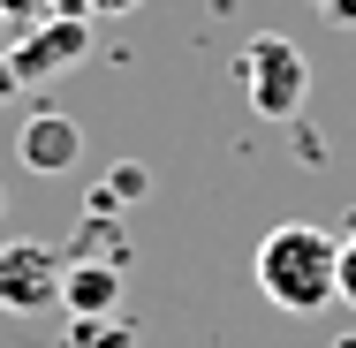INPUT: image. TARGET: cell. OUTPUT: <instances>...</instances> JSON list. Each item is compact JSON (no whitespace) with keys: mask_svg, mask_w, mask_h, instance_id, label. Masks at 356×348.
Instances as JSON below:
<instances>
[{"mask_svg":"<svg viewBox=\"0 0 356 348\" xmlns=\"http://www.w3.org/2000/svg\"><path fill=\"white\" fill-rule=\"evenodd\" d=\"M250 280H258V295H266L273 310L318 318L326 303H341V242H334L326 227H311V219H281V227L258 242Z\"/></svg>","mask_w":356,"mask_h":348,"instance_id":"cell-1","label":"cell"},{"mask_svg":"<svg viewBox=\"0 0 356 348\" xmlns=\"http://www.w3.org/2000/svg\"><path fill=\"white\" fill-rule=\"evenodd\" d=\"M243 99H250L258 122H296L303 99H311V61H303V46L281 38V31H258V38L243 46Z\"/></svg>","mask_w":356,"mask_h":348,"instance_id":"cell-2","label":"cell"},{"mask_svg":"<svg viewBox=\"0 0 356 348\" xmlns=\"http://www.w3.org/2000/svg\"><path fill=\"white\" fill-rule=\"evenodd\" d=\"M83 53H91V15H83V8L46 15L38 31H15V46H8V61H15V83H23V91H38V83L69 76Z\"/></svg>","mask_w":356,"mask_h":348,"instance_id":"cell-3","label":"cell"},{"mask_svg":"<svg viewBox=\"0 0 356 348\" xmlns=\"http://www.w3.org/2000/svg\"><path fill=\"white\" fill-rule=\"evenodd\" d=\"M61 280H69V258L46 250V242H0V310L8 318H38L61 303Z\"/></svg>","mask_w":356,"mask_h":348,"instance_id":"cell-4","label":"cell"},{"mask_svg":"<svg viewBox=\"0 0 356 348\" xmlns=\"http://www.w3.org/2000/svg\"><path fill=\"white\" fill-rule=\"evenodd\" d=\"M15 159L31 167V174H76V159H83V129H76V114H23V129H15Z\"/></svg>","mask_w":356,"mask_h":348,"instance_id":"cell-5","label":"cell"},{"mask_svg":"<svg viewBox=\"0 0 356 348\" xmlns=\"http://www.w3.org/2000/svg\"><path fill=\"white\" fill-rule=\"evenodd\" d=\"M61 303H69L76 318H114V303H122V265H114V258H69Z\"/></svg>","mask_w":356,"mask_h":348,"instance_id":"cell-6","label":"cell"},{"mask_svg":"<svg viewBox=\"0 0 356 348\" xmlns=\"http://www.w3.org/2000/svg\"><path fill=\"white\" fill-rule=\"evenodd\" d=\"M144 182H152V174H144L137 159H122V167H114V182H99V190H91V212H106V219H114V205L144 197Z\"/></svg>","mask_w":356,"mask_h":348,"instance_id":"cell-7","label":"cell"},{"mask_svg":"<svg viewBox=\"0 0 356 348\" xmlns=\"http://www.w3.org/2000/svg\"><path fill=\"white\" fill-rule=\"evenodd\" d=\"M69 348H137V333H129V326H114V318H76Z\"/></svg>","mask_w":356,"mask_h":348,"instance_id":"cell-8","label":"cell"},{"mask_svg":"<svg viewBox=\"0 0 356 348\" xmlns=\"http://www.w3.org/2000/svg\"><path fill=\"white\" fill-rule=\"evenodd\" d=\"M61 8H69V0H0V23H8V31H38V23L61 15Z\"/></svg>","mask_w":356,"mask_h":348,"instance_id":"cell-9","label":"cell"},{"mask_svg":"<svg viewBox=\"0 0 356 348\" xmlns=\"http://www.w3.org/2000/svg\"><path fill=\"white\" fill-rule=\"evenodd\" d=\"M341 303H349V310H356V235H349V242H341Z\"/></svg>","mask_w":356,"mask_h":348,"instance_id":"cell-10","label":"cell"},{"mask_svg":"<svg viewBox=\"0 0 356 348\" xmlns=\"http://www.w3.org/2000/svg\"><path fill=\"white\" fill-rule=\"evenodd\" d=\"M69 8H83V15H129V8H144V0H69Z\"/></svg>","mask_w":356,"mask_h":348,"instance_id":"cell-11","label":"cell"},{"mask_svg":"<svg viewBox=\"0 0 356 348\" xmlns=\"http://www.w3.org/2000/svg\"><path fill=\"white\" fill-rule=\"evenodd\" d=\"M23 83H15V61H8V46H0V99H15Z\"/></svg>","mask_w":356,"mask_h":348,"instance_id":"cell-12","label":"cell"},{"mask_svg":"<svg viewBox=\"0 0 356 348\" xmlns=\"http://www.w3.org/2000/svg\"><path fill=\"white\" fill-rule=\"evenodd\" d=\"M311 8H326L334 23H356V0H311Z\"/></svg>","mask_w":356,"mask_h":348,"instance_id":"cell-13","label":"cell"},{"mask_svg":"<svg viewBox=\"0 0 356 348\" xmlns=\"http://www.w3.org/2000/svg\"><path fill=\"white\" fill-rule=\"evenodd\" d=\"M0 212H8V190H0Z\"/></svg>","mask_w":356,"mask_h":348,"instance_id":"cell-14","label":"cell"}]
</instances>
